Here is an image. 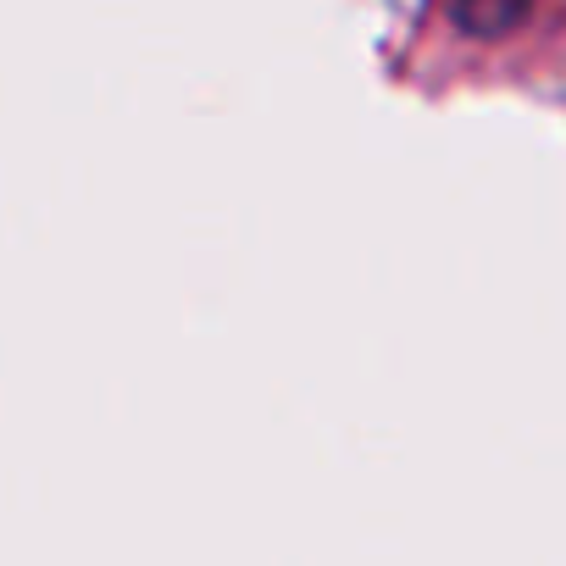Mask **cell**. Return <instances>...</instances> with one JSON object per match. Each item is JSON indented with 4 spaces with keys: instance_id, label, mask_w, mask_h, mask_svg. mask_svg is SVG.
<instances>
[{
    "instance_id": "6da1fadb",
    "label": "cell",
    "mask_w": 566,
    "mask_h": 566,
    "mask_svg": "<svg viewBox=\"0 0 566 566\" xmlns=\"http://www.w3.org/2000/svg\"><path fill=\"white\" fill-rule=\"evenodd\" d=\"M527 12V0H455V23L478 40H500L505 29H516Z\"/></svg>"
}]
</instances>
